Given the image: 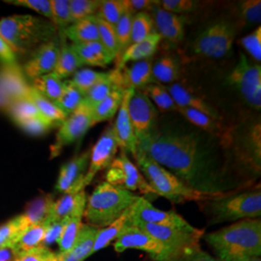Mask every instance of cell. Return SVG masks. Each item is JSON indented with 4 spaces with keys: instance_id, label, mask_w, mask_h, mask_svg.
<instances>
[{
    "instance_id": "1",
    "label": "cell",
    "mask_w": 261,
    "mask_h": 261,
    "mask_svg": "<svg viewBox=\"0 0 261 261\" xmlns=\"http://www.w3.org/2000/svg\"><path fill=\"white\" fill-rule=\"evenodd\" d=\"M138 150L200 194L218 196L251 186L220 140L198 129L156 127L138 142Z\"/></svg>"
},
{
    "instance_id": "2",
    "label": "cell",
    "mask_w": 261,
    "mask_h": 261,
    "mask_svg": "<svg viewBox=\"0 0 261 261\" xmlns=\"http://www.w3.org/2000/svg\"><path fill=\"white\" fill-rule=\"evenodd\" d=\"M216 258L232 261L244 256H260L261 222L247 219L203 235Z\"/></svg>"
},
{
    "instance_id": "3",
    "label": "cell",
    "mask_w": 261,
    "mask_h": 261,
    "mask_svg": "<svg viewBox=\"0 0 261 261\" xmlns=\"http://www.w3.org/2000/svg\"><path fill=\"white\" fill-rule=\"evenodd\" d=\"M56 30L50 20L31 15H13L0 19V34L17 56L32 54L41 45L55 40Z\"/></svg>"
},
{
    "instance_id": "4",
    "label": "cell",
    "mask_w": 261,
    "mask_h": 261,
    "mask_svg": "<svg viewBox=\"0 0 261 261\" xmlns=\"http://www.w3.org/2000/svg\"><path fill=\"white\" fill-rule=\"evenodd\" d=\"M208 224L238 222L259 219L261 215L260 185L246 191H235L202 201Z\"/></svg>"
},
{
    "instance_id": "5",
    "label": "cell",
    "mask_w": 261,
    "mask_h": 261,
    "mask_svg": "<svg viewBox=\"0 0 261 261\" xmlns=\"http://www.w3.org/2000/svg\"><path fill=\"white\" fill-rule=\"evenodd\" d=\"M140 196L107 182L99 184L87 198L84 217L97 228H103L117 220Z\"/></svg>"
},
{
    "instance_id": "6",
    "label": "cell",
    "mask_w": 261,
    "mask_h": 261,
    "mask_svg": "<svg viewBox=\"0 0 261 261\" xmlns=\"http://www.w3.org/2000/svg\"><path fill=\"white\" fill-rule=\"evenodd\" d=\"M134 159L137 163L136 166L157 196H164L173 203H184L187 201L202 202L215 197L192 190L168 169L140 150L137 151Z\"/></svg>"
},
{
    "instance_id": "7",
    "label": "cell",
    "mask_w": 261,
    "mask_h": 261,
    "mask_svg": "<svg viewBox=\"0 0 261 261\" xmlns=\"http://www.w3.org/2000/svg\"><path fill=\"white\" fill-rule=\"evenodd\" d=\"M227 153L239 174H260L261 125L260 120L248 121L232 128L231 139Z\"/></svg>"
},
{
    "instance_id": "8",
    "label": "cell",
    "mask_w": 261,
    "mask_h": 261,
    "mask_svg": "<svg viewBox=\"0 0 261 261\" xmlns=\"http://www.w3.org/2000/svg\"><path fill=\"white\" fill-rule=\"evenodd\" d=\"M137 227L150 234L164 248V252L155 261H176L188 252L200 249V239L204 230L192 226L180 228L166 225L138 223Z\"/></svg>"
},
{
    "instance_id": "9",
    "label": "cell",
    "mask_w": 261,
    "mask_h": 261,
    "mask_svg": "<svg viewBox=\"0 0 261 261\" xmlns=\"http://www.w3.org/2000/svg\"><path fill=\"white\" fill-rule=\"evenodd\" d=\"M235 37L236 27L233 22L228 20L216 21L196 37L192 50L197 56L220 59L230 53Z\"/></svg>"
},
{
    "instance_id": "10",
    "label": "cell",
    "mask_w": 261,
    "mask_h": 261,
    "mask_svg": "<svg viewBox=\"0 0 261 261\" xmlns=\"http://www.w3.org/2000/svg\"><path fill=\"white\" fill-rule=\"evenodd\" d=\"M228 84L239 92L244 101L255 111L261 109V67L252 63L240 53L238 61L227 76Z\"/></svg>"
},
{
    "instance_id": "11",
    "label": "cell",
    "mask_w": 261,
    "mask_h": 261,
    "mask_svg": "<svg viewBox=\"0 0 261 261\" xmlns=\"http://www.w3.org/2000/svg\"><path fill=\"white\" fill-rule=\"evenodd\" d=\"M105 178L107 183L132 193L140 192L145 196H157L140 169L130 161L128 153L124 150L119 149V155H116L111 166L107 168Z\"/></svg>"
},
{
    "instance_id": "12",
    "label": "cell",
    "mask_w": 261,
    "mask_h": 261,
    "mask_svg": "<svg viewBox=\"0 0 261 261\" xmlns=\"http://www.w3.org/2000/svg\"><path fill=\"white\" fill-rule=\"evenodd\" d=\"M91 127H93L92 108L83 101L75 112L59 125L56 140L50 146V159L59 156L66 146L84 137Z\"/></svg>"
},
{
    "instance_id": "13",
    "label": "cell",
    "mask_w": 261,
    "mask_h": 261,
    "mask_svg": "<svg viewBox=\"0 0 261 261\" xmlns=\"http://www.w3.org/2000/svg\"><path fill=\"white\" fill-rule=\"evenodd\" d=\"M128 112L137 141L145 139L157 127L158 112L141 89H135L128 103Z\"/></svg>"
},
{
    "instance_id": "14",
    "label": "cell",
    "mask_w": 261,
    "mask_h": 261,
    "mask_svg": "<svg viewBox=\"0 0 261 261\" xmlns=\"http://www.w3.org/2000/svg\"><path fill=\"white\" fill-rule=\"evenodd\" d=\"M118 150L119 145L115 138L113 125L111 124L103 130L99 140H97L90 151L89 165L84 176V189L93 181L95 176L100 171L111 166L112 161L118 153Z\"/></svg>"
},
{
    "instance_id": "15",
    "label": "cell",
    "mask_w": 261,
    "mask_h": 261,
    "mask_svg": "<svg viewBox=\"0 0 261 261\" xmlns=\"http://www.w3.org/2000/svg\"><path fill=\"white\" fill-rule=\"evenodd\" d=\"M132 219L134 224H157L180 228H191L193 225L174 211H164L155 208L145 197L140 196L133 204Z\"/></svg>"
},
{
    "instance_id": "16",
    "label": "cell",
    "mask_w": 261,
    "mask_h": 261,
    "mask_svg": "<svg viewBox=\"0 0 261 261\" xmlns=\"http://www.w3.org/2000/svg\"><path fill=\"white\" fill-rule=\"evenodd\" d=\"M89 159L90 151H85L65 163L59 171L56 181V191L62 194L84 191V176L88 168Z\"/></svg>"
},
{
    "instance_id": "17",
    "label": "cell",
    "mask_w": 261,
    "mask_h": 261,
    "mask_svg": "<svg viewBox=\"0 0 261 261\" xmlns=\"http://www.w3.org/2000/svg\"><path fill=\"white\" fill-rule=\"evenodd\" d=\"M59 55V43L53 40L37 47L23 66L25 75L31 80L54 72Z\"/></svg>"
},
{
    "instance_id": "18",
    "label": "cell",
    "mask_w": 261,
    "mask_h": 261,
    "mask_svg": "<svg viewBox=\"0 0 261 261\" xmlns=\"http://www.w3.org/2000/svg\"><path fill=\"white\" fill-rule=\"evenodd\" d=\"M113 248L116 252H123L129 249L140 250L147 252L153 260H156L164 252L163 246L156 239L136 225L116 239Z\"/></svg>"
},
{
    "instance_id": "19",
    "label": "cell",
    "mask_w": 261,
    "mask_h": 261,
    "mask_svg": "<svg viewBox=\"0 0 261 261\" xmlns=\"http://www.w3.org/2000/svg\"><path fill=\"white\" fill-rule=\"evenodd\" d=\"M135 89H127L123 97L120 108L118 110V114L113 124V130L115 138L118 142L119 149L126 151L128 154L135 158L138 151V141L136 139L133 125L130 122L129 112H128V103L130 97Z\"/></svg>"
},
{
    "instance_id": "20",
    "label": "cell",
    "mask_w": 261,
    "mask_h": 261,
    "mask_svg": "<svg viewBox=\"0 0 261 261\" xmlns=\"http://www.w3.org/2000/svg\"><path fill=\"white\" fill-rule=\"evenodd\" d=\"M152 59L133 62L132 65L124 66L119 69L121 73L122 88L127 89H143L150 84H155L152 75Z\"/></svg>"
},
{
    "instance_id": "21",
    "label": "cell",
    "mask_w": 261,
    "mask_h": 261,
    "mask_svg": "<svg viewBox=\"0 0 261 261\" xmlns=\"http://www.w3.org/2000/svg\"><path fill=\"white\" fill-rule=\"evenodd\" d=\"M153 21L162 39L165 38L169 42H179L184 37L185 19L182 16L175 15L162 9L160 6L152 11Z\"/></svg>"
},
{
    "instance_id": "22",
    "label": "cell",
    "mask_w": 261,
    "mask_h": 261,
    "mask_svg": "<svg viewBox=\"0 0 261 261\" xmlns=\"http://www.w3.org/2000/svg\"><path fill=\"white\" fill-rule=\"evenodd\" d=\"M166 89L179 108L193 109L198 112H203L215 119L221 120L220 113L216 111L212 105L206 102L202 97L193 93L183 85L179 84H168Z\"/></svg>"
},
{
    "instance_id": "23",
    "label": "cell",
    "mask_w": 261,
    "mask_h": 261,
    "mask_svg": "<svg viewBox=\"0 0 261 261\" xmlns=\"http://www.w3.org/2000/svg\"><path fill=\"white\" fill-rule=\"evenodd\" d=\"M132 212H133V205H130L112 224L103 228H100L98 230L93 248H92L91 255L107 248L111 243L118 239L122 234L125 233L127 230H129L133 226H135L132 219Z\"/></svg>"
},
{
    "instance_id": "24",
    "label": "cell",
    "mask_w": 261,
    "mask_h": 261,
    "mask_svg": "<svg viewBox=\"0 0 261 261\" xmlns=\"http://www.w3.org/2000/svg\"><path fill=\"white\" fill-rule=\"evenodd\" d=\"M86 202L87 196L84 190L79 193L63 194L59 199L55 200L51 214L47 223L62 221L74 215H84Z\"/></svg>"
},
{
    "instance_id": "25",
    "label": "cell",
    "mask_w": 261,
    "mask_h": 261,
    "mask_svg": "<svg viewBox=\"0 0 261 261\" xmlns=\"http://www.w3.org/2000/svg\"><path fill=\"white\" fill-rule=\"evenodd\" d=\"M99 228L90 224H83L75 245L69 252L58 254V261H84L91 255L94 242Z\"/></svg>"
},
{
    "instance_id": "26",
    "label": "cell",
    "mask_w": 261,
    "mask_h": 261,
    "mask_svg": "<svg viewBox=\"0 0 261 261\" xmlns=\"http://www.w3.org/2000/svg\"><path fill=\"white\" fill-rule=\"evenodd\" d=\"M161 41V35L157 33V31H155L146 39L139 43L132 44L119 56V62L116 68H122L129 62H137L140 60L149 59L156 54Z\"/></svg>"
},
{
    "instance_id": "27",
    "label": "cell",
    "mask_w": 261,
    "mask_h": 261,
    "mask_svg": "<svg viewBox=\"0 0 261 261\" xmlns=\"http://www.w3.org/2000/svg\"><path fill=\"white\" fill-rule=\"evenodd\" d=\"M83 64L93 67H107L115 59L99 41L84 44H71Z\"/></svg>"
},
{
    "instance_id": "28",
    "label": "cell",
    "mask_w": 261,
    "mask_h": 261,
    "mask_svg": "<svg viewBox=\"0 0 261 261\" xmlns=\"http://www.w3.org/2000/svg\"><path fill=\"white\" fill-rule=\"evenodd\" d=\"M63 35L69 39L72 44H84L99 41V30L96 16L89 17L73 22L62 30Z\"/></svg>"
},
{
    "instance_id": "29",
    "label": "cell",
    "mask_w": 261,
    "mask_h": 261,
    "mask_svg": "<svg viewBox=\"0 0 261 261\" xmlns=\"http://www.w3.org/2000/svg\"><path fill=\"white\" fill-rule=\"evenodd\" d=\"M84 66L79 56H76L71 45H68L63 33L61 34V40L59 43V55L57 58L54 74H56L61 80L67 79L75 74Z\"/></svg>"
},
{
    "instance_id": "30",
    "label": "cell",
    "mask_w": 261,
    "mask_h": 261,
    "mask_svg": "<svg viewBox=\"0 0 261 261\" xmlns=\"http://www.w3.org/2000/svg\"><path fill=\"white\" fill-rule=\"evenodd\" d=\"M55 198L51 195L39 196L28 204L22 214L28 225L46 224L51 214Z\"/></svg>"
},
{
    "instance_id": "31",
    "label": "cell",
    "mask_w": 261,
    "mask_h": 261,
    "mask_svg": "<svg viewBox=\"0 0 261 261\" xmlns=\"http://www.w3.org/2000/svg\"><path fill=\"white\" fill-rule=\"evenodd\" d=\"M126 90L123 88H115L111 94L92 109L93 126L101 122L112 120L117 113L125 95Z\"/></svg>"
},
{
    "instance_id": "32",
    "label": "cell",
    "mask_w": 261,
    "mask_h": 261,
    "mask_svg": "<svg viewBox=\"0 0 261 261\" xmlns=\"http://www.w3.org/2000/svg\"><path fill=\"white\" fill-rule=\"evenodd\" d=\"M0 84L8 95L10 103L19 98L27 97L29 85L24 83L20 73L16 70V66L6 67L0 75Z\"/></svg>"
},
{
    "instance_id": "33",
    "label": "cell",
    "mask_w": 261,
    "mask_h": 261,
    "mask_svg": "<svg viewBox=\"0 0 261 261\" xmlns=\"http://www.w3.org/2000/svg\"><path fill=\"white\" fill-rule=\"evenodd\" d=\"M179 75V63L174 56H164L152 66V75L157 84H173Z\"/></svg>"
},
{
    "instance_id": "34",
    "label": "cell",
    "mask_w": 261,
    "mask_h": 261,
    "mask_svg": "<svg viewBox=\"0 0 261 261\" xmlns=\"http://www.w3.org/2000/svg\"><path fill=\"white\" fill-rule=\"evenodd\" d=\"M30 86L49 101L56 102L64 90L65 82L56 74L50 73L32 80V84Z\"/></svg>"
},
{
    "instance_id": "35",
    "label": "cell",
    "mask_w": 261,
    "mask_h": 261,
    "mask_svg": "<svg viewBox=\"0 0 261 261\" xmlns=\"http://www.w3.org/2000/svg\"><path fill=\"white\" fill-rule=\"evenodd\" d=\"M27 97L35 105L41 115L54 122L56 125H60L67 118L65 114L56 107L54 102L38 93L33 87L29 86Z\"/></svg>"
},
{
    "instance_id": "36",
    "label": "cell",
    "mask_w": 261,
    "mask_h": 261,
    "mask_svg": "<svg viewBox=\"0 0 261 261\" xmlns=\"http://www.w3.org/2000/svg\"><path fill=\"white\" fill-rule=\"evenodd\" d=\"M46 232V224L28 225L20 234L19 239L12 246L16 255L20 252H28L42 246Z\"/></svg>"
},
{
    "instance_id": "37",
    "label": "cell",
    "mask_w": 261,
    "mask_h": 261,
    "mask_svg": "<svg viewBox=\"0 0 261 261\" xmlns=\"http://www.w3.org/2000/svg\"><path fill=\"white\" fill-rule=\"evenodd\" d=\"M141 90L161 112L176 111L177 106L164 85L157 83L150 84Z\"/></svg>"
},
{
    "instance_id": "38",
    "label": "cell",
    "mask_w": 261,
    "mask_h": 261,
    "mask_svg": "<svg viewBox=\"0 0 261 261\" xmlns=\"http://www.w3.org/2000/svg\"><path fill=\"white\" fill-rule=\"evenodd\" d=\"M84 97V94L75 87L71 81H65L63 92L54 103L66 116H69L83 103Z\"/></svg>"
},
{
    "instance_id": "39",
    "label": "cell",
    "mask_w": 261,
    "mask_h": 261,
    "mask_svg": "<svg viewBox=\"0 0 261 261\" xmlns=\"http://www.w3.org/2000/svg\"><path fill=\"white\" fill-rule=\"evenodd\" d=\"M84 215H74L67 220L64 229L59 237L57 244L59 247L58 254H63L69 252L75 245L81 227L83 225Z\"/></svg>"
},
{
    "instance_id": "40",
    "label": "cell",
    "mask_w": 261,
    "mask_h": 261,
    "mask_svg": "<svg viewBox=\"0 0 261 261\" xmlns=\"http://www.w3.org/2000/svg\"><path fill=\"white\" fill-rule=\"evenodd\" d=\"M28 226L22 215L17 216L0 226V248L12 247Z\"/></svg>"
},
{
    "instance_id": "41",
    "label": "cell",
    "mask_w": 261,
    "mask_h": 261,
    "mask_svg": "<svg viewBox=\"0 0 261 261\" xmlns=\"http://www.w3.org/2000/svg\"><path fill=\"white\" fill-rule=\"evenodd\" d=\"M154 21L149 13L140 12L134 15L130 28V45L139 43L155 32Z\"/></svg>"
},
{
    "instance_id": "42",
    "label": "cell",
    "mask_w": 261,
    "mask_h": 261,
    "mask_svg": "<svg viewBox=\"0 0 261 261\" xmlns=\"http://www.w3.org/2000/svg\"><path fill=\"white\" fill-rule=\"evenodd\" d=\"M7 107L8 113L16 124L28 118L41 115L35 105L28 97L14 100Z\"/></svg>"
},
{
    "instance_id": "43",
    "label": "cell",
    "mask_w": 261,
    "mask_h": 261,
    "mask_svg": "<svg viewBox=\"0 0 261 261\" xmlns=\"http://www.w3.org/2000/svg\"><path fill=\"white\" fill-rule=\"evenodd\" d=\"M134 15L135 14L128 9L125 5V10L122 14L121 18L117 22V24L114 27L115 35L118 43V50H119L118 57L121 56L124 50L130 46V28H132V20H133Z\"/></svg>"
},
{
    "instance_id": "44",
    "label": "cell",
    "mask_w": 261,
    "mask_h": 261,
    "mask_svg": "<svg viewBox=\"0 0 261 261\" xmlns=\"http://www.w3.org/2000/svg\"><path fill=\"white\" fill-rule=\"evenodd\" d=\"M125 10L124 0H101L97 17L107 23L115 27Z\"/></svg>"
},
{
    "instance_id": "45",
    "label": "cell",
    "mask_w": 261,
    "mask_h": 261,
    "mask_svg": "<svg viewBox=\"0 0 261 261\" xmlns=\"http://www.w3.org/2000/svg\"><path fill=\"white\" fill-rule=\"evenodd\" d=\"M51 19L56 28L64 30L73 23L70 10V0H50Z\"/></svg>"
},
{
    "instance_id": "46",
    "label": "cell",
    "mask_w": 261,
    "mask_h": 261,
    "mask_svg": "<svg viewBox=\"0 0 261 261\" xmlns=\"http://www.w3.org/2000/svg\"><path fill=\"white\" fill-rule=\"evenodd\" d=\"M107 75V72H98L91 69H80L72 75V80H70L75 87L82 92L85 94L91 87H93L95 84L100 82L105 75Z\"/></svg>"
},
{
    "instance_id": "47",
    "label": "cell",
    "mask_w": 261,
    "mask_h": 261,
    "mask_svg": "<svg viewBox=\"0 0 261 261\" xmlns=\"http://www.w3.org/2000/svg\"><path fill=\"white\" fill-rule=\"evenodd\" d=\"M101 0H70V10L73 22L96 16Z\"/></svg>"
},
{
    "instance_id": "48",
    "label": "cell",
    "mask_w": 261,
    "mask_h": 261,
    "mask_svg": "<svg viewBox=\"0 0 261 261\" xmlns=\"http://www.w3.org/2000/svg\"><path fill=\"white\" fill-rule=\"evenodd\" d=\"M98 30H99V42L107 48V50L112 55L114 58H117L119 55L118 50V43L115 35L114 27L107 23L103 19H99L96 16Z\"/></svg>"
},
{
    "instance_id": "49",
    "label": "cell",
    "mask_w": 261,
    "mask_h": 261,
    "mask_svg": "<svg viewBox=\"0 0 261 261\" xmlns=\"http://www.w3.org/2000/svg\"><path fill=\"white\" fill-rule=\"evenodd\" d=\"M21 130H24L31 136H41L46 134L47 132L56 126L54 122L48 120L43 115H37L31 118L25 119L23 121L17 123Z\"/></svg>"
},
{
    "instance_id": "50",
    "label": "cell",
    "mask_w": 261,
    "mask_h": 261,
    "mask_svg": "<svg viewBox=\"0 0 261 261\" xmlns=\"http://www.w3.org/2000/svg\"><path fill=\"white\" fill-rule=\"evenodd\" d=\"M240 45L244 49L252 56L254 61H261V28L258 25L250 34L240 39Z\"/></svg>"
},
{
    "instance_id": "51",
    "label": "cell",
    "mask_w": 261,
    "mask_h": 261,
    "mask_svg": "<svg viewBox=\"0 0 261 261\" xmlns=\"http://www.w3.org/2000/svg\"><path fill=\"white\" fill-rule=\"evenodd\" d=\"M4 2L9 5L32 10L48 20L51 19L50 0H5Z\"/></svg>"
},
{
    "instance_id": "52",
    "label": "cell",
    "mask_w": 261,
    "mask_h": 261,
    "mask_svg": "<svg viewBox=\"0 0 261 261\" xmlns=\"http://www.w3.org/2000/svg\"><path fill=\"white\" fill-rule=\"evenodd\" d=\"M238 8L239 14L244 20L252 24L260 23V0H244L239 3Z\"/></svg>"
},
{
    "instance_id": "53",
    "label": "cell",
    "mask_w": 261,
    "mask_h": 261,
    "mask_svg": "<svg viewBox=\"0 0 261 261\" xmlns=\"http://www.w3.org/2000/svg\"><path fill=\"white\" fill-rule=\"evenodd\" d=\"M15 261H58L57 253L47 247L39 246L28 252H20L16 255Z\"/></svg>"
},
{
    "instance_id": "54",
    "label": "cell",
    "mask_w": 261,
    "mask_h": 261,
    "mask_svg": "<svg viewBox=\"0 0 261 261\" xmlns=\"http://www.w3.org/2000/svg\"><path fill=\"white\" fill-rule=\"evenodd\" d=\"M196 1L192 0H163L160 1V7L167 12L175 14V15H183L190 13L196 9Z\"/></svg>"
},
{
    "instance_id": "55",
    "label": "cell",
    "mask_w": 261,
    "mask_h": 261,
    "mask_svg": "<svg viewBox=\"0 0 261 261\" xmlns=\"http://www.w3.org/2000/svg\"><path fill=\"white\" fill-rule=\"evenodd\" d=\"M68 218H66L62 221H56V222H48L46 224V232L42 246L47 247L48 245H51L53 243L57 242L59 237L64 229Z\"/></svg>"
},
{
    "instance_id": "56",
    "label": "cell",
    "mask_w": 261,
    "mask_h": 261,
    "mask_svg": "<svg viewBox=\"0 0 261 261\" xmlns=\"http://www.w3.org/2000/svg\"><path fill=\"white\" fill-rule=\"evenodd\" d=\"M124 3L128 9L134 14L149 11H153L160 5V1H151V0H124Z\"/></svg>"
},
{
    "instance_id": "57",
    "label": "cell",
    "mask_w": 261,
    "mask_h": 261,
    "mask_svg": "<svg viewBox=\"0 0 261 261\" xmlns=\"http://www.w3.org/2000/svg\"><path fill=\"white\" fill-rule=\"evenodd\" d=\"M0 62L5 67L17 66V56L0 34Z\"/></svg>"
},
{
    "instance_id": "58",
    "label": "cell",
    "mask_w": 261,
    "mask_h": 261,
    "mask_svg": "<svg viewBox=\"0 0 261 261\" xmlns=\"http://www.w3.org/2000/svg\"><path fill=\"white\" fill-rule=\"evenodd\" d=\"M176 261H220L215 256H212L208 252H204L200 249L188 252L186 254L179 257Z\"/></svg>"
},
{
    "instance_id": "59",
    "label": "cell",
    "mask_w": 261,
    "mask_h": 261,
    "mask_svg": "<svg viewBox=\"0 0 261 261\" xmlns=\"http://www.w3.org/2000/svg\"><path fill=\"white\" fill-rule=\"evenodd\" d=\"M16 252L12 247L0 248V261H15Z\"/></svg>"
},
{
    "instance_id": "60",
    "label": "cell",
    "mask_w": 261,
    "mask_h": 261,
    "mask_svg": "<svg viewBox=\"0 0 261 261\" xmlns=\"http://www.w3.org/2000/svg\"><path fill=\"white\" fill-rule=\"evenodd\" d=\"M232 261H261L260 256H244Z\"/></svg>"
}]
</instances>
